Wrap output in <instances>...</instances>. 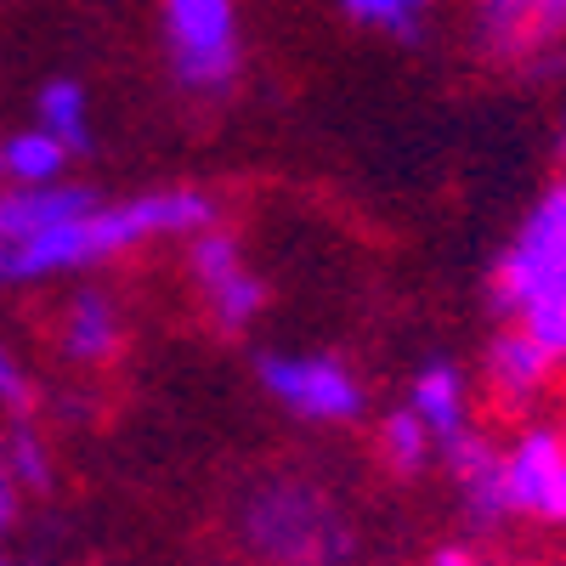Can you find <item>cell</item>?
Listing matches in <instances>:
<instances>
[{
	"label": "cell",
	"instance_id": "6da1fadb",
	"mask_svg": "<svg viewBox=\"0 0 566 566\" xmlns=\"http://www.w3.org/2000/svg\"><path fill=\"white\" fill-rule=\"evenodd\" d=\"M221 205L205 187H154L136 199H97L80 216L34 232L23 244H7V266L0 283H52V277H74V272H97L142 244L159 239H193V232L216 227Z\"/></svg>",
	"mask_w": 566,
	"mask_h": 566
},
{
	"label": "cell",
	"instance_id": "7a4b0ae2",
	"mask_svg": "<svg viewBox=\"0 0 566 566\" xmlns=\"http://www.w3.org/2000/svg\"><path fill=\"white\" fill-rule=\"evenodd\" d=\"M232 538L255 566H352L363 549L346 504L301 470H266L232 499Z\"/></svg>",
	"mask_w": 566,
	"mask_h": 566
},
{
	"label": "cell",
	"instance_id": "3957f363",
	"mask_svg": "<svg viewBox=\"0 0 566 566\" xmlns=\"http://www.w3.org/2000/svg\"><path fill=\"white\" fill-rule=\"evenodd\" d=\"M165 63L187 97H227L244 69L239 0H159Z\"/></svg>",
	"mask_w": 566,
	"mask_h": 566
},
{
	"label": "cell",
	"instance_id": "277c9868",
	"mask_svg": "<svg viewBox=\"0 0 566 566\" xmlns=\"http://www.w3.org/2000/svg\"><path fill=\"white\" fill-rule=\"evenodd\" d=\"M555 283H566V176H555L527 205L522 227L510 232V244L493 266V283H488V301L499 323H515Z\"/></svg>",
	"mask_w": 566,
	"mask_h": 566
},
{
	"label": "cell",
	"instance_id": "5b68a950",
	"mask_svg": "<svg viewBox=\"0 0 566 566\" xmlns=\"http://www.w3.org/2000/svg\"><path fill=\"white\" fill-rule=\"evenodd\" d=\"M255 386L306 424H357L368 413L363 380L328 352H261Z\"/></svg>",
	"mask_w": 566,
	"mask_h": 566
},
{
	"label": "cell",
	"instance_id": "8992f818",
	"mask_svg": "<svg viewBox=\"0 0 566 566\" xmlns=\"http://www.w3.org/2000/svg\"><path fill=\"white\" fill-rule=\"evenodd\" d=\"M187 277H193V290H199V301H205V312H210V323L221 328V335H244V328L261 323L266 283L250 266L244 244L232 239L221 221L187 239Z\"/></svg>",
	"mask_w": 566,
	"mask_h": 566
},
{
	"label": "cell",
	"instance_id": "52a82bcc",
	"mask_svg": "<svg viewBox=\"0 0 566 566\" xmlns=\"http://www.w3.org/2000/svg\"><path fill=\"white\" fill-rule=\"evenodd\" d=\"M504 493L515 515L566 527V431L560 424H527L504 442Z\"/></svg>",
	"mask_w": 566,
	"mask_h": 566
},
{
	"label": "cell",
	"instance_id": "ba28073f",
	"mask_svg": "<svg viewBox=\"0 0 566 566\" xmlns=\"http://www.w3.org/2000/svg\"><path fill=\"white\" fill-rule=\"evenodd\" d=\"M437 464L453 476V493H459V510H464L470 533H499V527L515 522L510 493H504V448L493 437H482L476 424H470Z\"/></svg>",
	"mask_w": 566,
	"mask_h": 566
},
{
	"label": "cell",
	"instance_id": "9c48e42d",
	"mask_svg": "<svg viewBox=\"0 0 566 566\" xmlns=\"http://www.w3.org/2000/svg\"><path fill=\"white\" fill-rule=\"evenodd\" d=\"M566 40V0H476V45L493 63H527Z\"/></svg>",
	"mask_w": 566,
	"mask_h": 566
},
{
	"label": "cell",
	"instance_id": "30bf717a",
	"mask_svg": "<svg viewBox=\"0 0 566 566\" xmlns=\"http://www.w3.org/2000/svg\"><path fill=\"white\" fill-rule=\"evenodd\" d=\"M555 374H560V363L522 323H499V335L488 340V357H482V386L499 408H533L555 386Z\"/></svg>",
	"mask_w": 566,
	"mask_h": 566
},
{
	"label": "cell",
	"instance_id": "8fae6325",
	"mask_svg": "<svg viewBox=\"0 0 566 566\" xmlns=\"http://www.w3.org/2000/svg\"><path fill=\"white\" fill-rule=\"evenodd\" d=\"M125 346V312L114 301V290H103V283H85V290H74L57 312V352L63 363L74 368H108Z\"/></svg>",
	"mask_w": 566,
	"mask_h": 566
},
{
	"label": "cell",
	"instance_id": "7c38bea8",
	"mask_svg": "<svg viewBox=\"0 0 566 566\" xmlns=\"http://www.w3.org/2000/svg\"><path fill=\"white\" fill-rule=\"evenodd\" d=\"M413 419L424 424V431L437 437V459L470 431V380H464V368L453 357H431V363H419L413 368V380H408V397Z\"/></svg>",
	"mask_w": 566,
	"mask_h": 566
},
{
	"label": "cell",
	"instance_id": "4fadbf2b",
	"mask_svg": "<svg viewBox=\"0 0 566 566\" xmlns=\"http://www.w3.org/2000/svg\"><path fill=\"white\" fill-rule=\"evenodd\" d=\"M85 205H97L85 181H45V187H0V239L7 244H23L34 232L57 227L69 216H80Z\"/></svg>",
	"mask_w": 566,
	"mask_h": 566
},
{
	"label": "cell",
	"instance_id": "5bb4252c",
	"mask_svg": "<svg viewBox=\"0 0 566 566\" xmlns=\"http://www.w3.org/2000/svg\"><path fill=\"white\" fill-rule=\"evenodd\" d=\"M34 125H40L45 136H57L74 159L91 154V142H97V130H91V97H85V85L69 80V74L45 80V85L34 91Z\"/></svg>",
	"mask_w": 566,
	"mask_h": 566
},
{
	"label": "cell",
	"instance_id": "9a60e30c",
	"mask_svg": "<svg viewBox=\"0 0 566 566\" xmlns=\"http://www.w3.org/2000/svg\"><path fill=\"white\" fill-rule=\"evenodd\" d=\"M74 165V154L63 148L57 136H45L40 125L12 130L0 142V181L7 187H45V181H63Z\"/></svg>",
	"mask_w": 566,
	"mask_h": 566
},
{
	"label": "cell",
	"instance_id": "2e32d148",
	"mask_svg": "<svg viewBox=\"0 0 566 566\" xmlns=\"http://www.w3.org/2000/svg\"><path fill=\"white\" fill-rule=\"evenodd\" d=\"M374 448H380V459H386V470H391L397 482H419L424 470L437 464V437L413 419V408H408V402H397L391 413H380Z\"/></svg>",
	"mask_w": 566,
	"mask_h": 566
},
{
	"label": "cell",
	"instance_id": "e0dca14e",
	"mask_svg": "<svg viewBox=\"0 0 566 566\" xmlns=\"http://www.w3.org/2000/svg\"><path fill=\"white\" fill-rule=\"evenodd\" d=\"M0 448H7V464H12V476H18L23 493H34V499L52 493L57 459H52V442H45V431H40L29 413H18L7 431H0Z\"/></svg>",
	"mask_w": 566,
	"mask_h": 566
},
{
	"label": "cell",
	"instance_id": "ac0fdd59",
	"mask_svg": "<svg viewBox=\"0 0 566 566\" xmlns=\"http://www.w3.org/2000/svg\"><path fill=\"white\" fill-rule=\"evenodd\" d=\"M335 7L352 23L391 40H424V18H431V0H335Z\"/></svg>",
	"mask_w": 566,
	"mask_h": 566
},
{
	"label": "cell",
	"instance_id": "d6986e66",
	"mask_svg": "<svg viewBox=\"0 0 566 566\" xmlns=\"http://www.w3.org/2000/svg\"><path fill=\"white\" fill-rule=\"evenodd\" d=\"M515 323H522L527 328V335L566 368V283H555V290L544 295V301H533L522 317H515Z\"/></svg>",
	"mask_w": 566,
	"mask_h": 566
},
{
	"label": "cell",
	"instance_id": "ffe728a7",
	"mask_svg": "<svg viewBox=\"0 0 566 566\" xmlns=\"http://www.w3.org/2000/svg\"><path fill=\"white\" fill-rule=\"evenodd\" d=\"M0 408H7V413H29V408H34L29 374H23V363L12 357L7 340H0Z\"/></svg>",
	"mask_w": 566,
	"mask_h": 566
},
{
	"label": "cell",
	"instance_id": "44dd1931",
	"mask_svg": "<svg viewBox=\"0 0 566 566\" xmlns=\"http://www.w3.org/2000/svg\"><path fill=\"white\" fill-rule=\"evenodd\" d=\"M23 488H18V476H12V464H7V448H0V538H12L18 533V522H23Z\"/></svg>",
	"mask_w": 566,
	"mask_h": 566
},
{
	"label": "cell",
	"instance_id": "7402d4cb",
	"mask_svg": "<svg viewBox=\"0 0 566 566\" xmlns=\"http://www.w3.org/2000/svg\"><path fill=\"white\" fill-rule=\"evenodd\" d=\"M431 566H482V555L470 549V544H442V549L431 555Z\"/></svg>",
	"mask_w": 566,
	"mask_h": 566
},
{
	"label": "cell",
	"instance_id": "603a6c76",
	"mask_svg": "<svg viewBox=\"0 0 566 566\" xmlns=\"http://www.w3.org/2000/svg\"><path fill=\"white\" fill-rule=\"evenodd\" d=\"M555 154L566 159V97H560V114H555Z\"/></svg>",
	"mask_w": 566,
	"mask_h": 566
},
{
	"label": "cell",
	"instance_id": "cb8c5ba5",
	"mask_svg": "<svg viewBox=\"0 0 566 566\" xmlns=\"http://www.w3.org/2000/svg\"><path fill=\"white\" fill-rule=\"evenodd\" d=\"M0 266H7V239H0Z\"/></svg>",
	"mask_w": 566,
	"mask_h": 566
},
{
	"label": "cell",
	"instance_id": "d4e9b609",
	"mask_svg": "<svg viewBox=\"0 0 566 566\" xmlns=\"http://www.w3.org/2000/svg\"><path fill=\"white\" fill-rule=\"evenodd\" d=\"M0 566H18V560H7V555H0Z\"/></svg>",
	"mask_w": 566,
	"mask_h": 566
},
{
	"label": "cell",
	"instance_id": "484cf974",
	"mask_svg": "<svg viewBox=\"0 0 566 566\" xmlns=\"http://www.w3.org/2000/svg\"><path fill=\"white\" fill-rule=\"evenodd\" d=\"M560 74H566V63H560Z\"/></svg>",
	"mask_w": 566,
	"mask_h": 566
},
{
	"label": "cell",
	"instance_id": "4316f807",
	"mask_svg": "<svg viewBox=\"0 0 566 566\" xmlns=\"http://www.w3.org/2000/svg\"><path fill=\"white\" fill-rule=\"evenodd\" d=\"M560 431H566V424H560Z\"/></svg>",
	"mask_w": 566,
	"mask_h": 566
}]
</instances>
